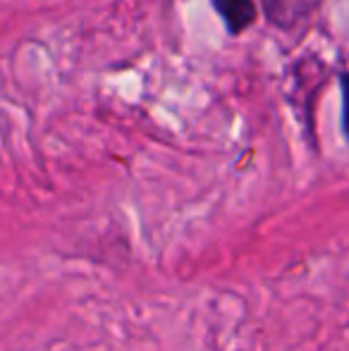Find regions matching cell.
Segmentation results:
<instances>
[{
  "label": "cell",
  "instance_id": "6da1fadb",
  "mask_svg": "<svg viewBox=\"0 0 349 351\" xmlns=\"http://www.w3.org/2000/svg\"><path fill=\"white\" fill-rule=\"evenodd\" d=\"M220 19L225 22L230 34H242L247 27L256 22V3L254 0H213Z\"/></svg>",
  "mask_w": 349,
  "mask_h": 351
},
{
  "label": "cell",
  "instance_id": "7a4b0ae2",
  "mask_svg": "<svg viewBox=\"0 0 349 351\" xmlns=\"http://www.w3.org/2000/svg\"><path fill=\"white\" fill-rule=\"evenodd\" d=\"M342 84V127H345V134L349 139V72L340 77Z\"/></svg>",
  "mask_w": 349,
  "mask_h": 351
}]
</instances>
